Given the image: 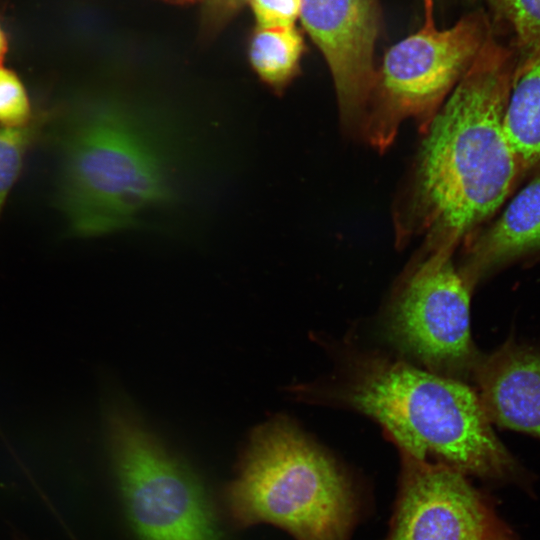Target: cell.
Returning a JSON list of instances; mask_svg holds the SVG:
<instances>
[{
  "instance_id": "cell-1",
  "label": "cell",
  "mask_w": 540,
  "mask_h": 540,
  "mask_svg": "<svg viewBox=\"0 0 540 540\" xmlns=\"http://www.w3.org/2000/svg\"><path fill=\"white\" fill-rule=\"evenodd\" d=\"M515 64L491 32L424 132L395 217L399 243L424 235L420 258L452 257L522 171L503 124Z\"/></svg>"
},
{
  "instance_id": "cell-2",
  "label": "cell",
  "mask_w": 540,
  "mask_h": 540,
  "mask_svg": "<svg viewBox=\"0 0 540 540\" xmlns=\"http://www.w3.org/2000/svg\"><path fill=\"white\" fill-rule=\"evenodd\" d=\"M342 399L379 423L401 454L492 481L522 469L495 434L480 397L461 380L382 356L354 362Z\"/></svg>"
},
{
  "instance_id": "cell-3",
  "label": "cell",
  "mask_w": 540,
  "mask_h": 540,
  "mask_svg": "<svg viewBox=\"0 0 540 540\" xmlns=\"http://www.w3.org/2000/svg\"><path fill=\"white\" fill-rule=\"evenodd\" d=\"M162 155L122 105L84 101L61 138L59 200L73 235L126 229L169 196Z\"/></svg>"
},
{
  "instance_id": "cell-4",
  "label": "cell",
  "mask_w": 540,
  "mask_h": 540,
  "mask_svg": "<svg viewBox=\"0 0 540 540\" xmlns=\"http://www.w3.org/2000/svg\"><path fill=\"white\" fill-rule=\"evenodd\" d=\"M223 501L238 528L271 524L296 540H347L357 511L344 472L282 416L251 432Z\"/></svg>"
},
{
  "instance_id": "cell-5",
  "label": "cell",
  "mask_w": 540,
  "mask_h": 540,
  "mask_svg": "<svg viewBox=\"0 0 540 540\" xmlns=\"http://www.w3.org/2000/svg\"><path fill=\"white\" fill-rule=\"evenodd\" d=\"M424 12L420 29L391 46L375 70L360 134L381 152L408 119L425 132L492 32L482 11L447 29L436 25L433 0H424Z\"/></svg>"
},
{
  "instance_id": "cell-6",
  "label": "cell",
  "mask_w": 540,
  "mask_h": 540,
  "mask_svg": "<svg viewBox=\"0 0 540 540\" xmlns=\"http://www.w3.org/2000/svg\"><path fill=\"white\" fill-rule=\"evenodd\" d=\"M109 452L139 540H223L199 477L127 406L105 404Z\"/></svg>"
},
{
  "instance_id": "cell-7",
  "label": "cell",
  "mask_w": 540,
  "mask_h": 540,
  "mask_svg": "<svg viewBox=\"0 0 540 540\" xmlns=\"http://www.w3.org/2000/svg\"><path fill=\"white\" fill-rule=\"evenodd\" d=\"M470 293L451 257L419 259L395 293L390 338L428 371L461 381L472 377L481 354L471 337Z\"/></svg>"
},
{
  "instance_id": "cell-8",
  "label": "cell",
  "mask_w": 540,
  "mask_h": 540,
  "mask_svg": "<svg viewBox=\"0 0 540 540\" xmlns=\"http://www.w3.org/2000/svg\"><path fill=\"white\" fill-rule=\"evenodd\" d=\"M401 455L399 496L386 540H487L488 509L465 475Z\"/></svg>"
},
{
  "instance_id": "cell-9",
  "label": "cell",
  "mask_w": 540,
  "mask_h": 540,
  "mask_svg": "<svg viewBox=\"0 0 540 540\" xmlns=\"http://www.w3.org/2000/svg\"><path fill=\"white\" fill-rule=\"evenodd\" d=\"M300 19L330 69L343 125L360 132L376 70L378 0H303Z\"/></svg>"
},
{
  "instance_id": "cell-10",
  "label": "cell",
  "mask_w": 540,
  "mask_h": 540,
  "mask_svg": "<svg viewBox=\"0 0 540 540\" xmlns=\"http://www.w3.org/2000/svg\"><path fill=\"white\" fill-rule=\"evenodd\" d=\"M472 378L493 425L540 439V348L509 339L481 356Z\"/></svg>"
},
{
  "instance_id": "cell-11",
  "label": "cell",
  "mask_w": 540,
  "mask_h": 540,
  "mask_svg": "<svg viewBox=\"0 0 540 540\" xmlns=\"http://www.w3.org/2000/svg\"><path fill=\"white\" fill-rule=\"evenodd\" d=\"M540 252V175L521 189L496 222L468 246L458 269L470 292L482 281Z\"/></svg>"
},
{
  "instance_id": "cell-12",
  "label": "cell",
  "mask_w": 540,
  "mask_h": 540,
  "mask_svg": "<svg viewBox=\"0 0 540 540\" xmlns=\"http://www.w3.org/2000/svg\"><path fill=\"white\" fill-rule=\"evenodd\" d=\"M503 124L521 170L540 165V51L515 64Z\"/></svg>"
},
{
  "instance_id": "cell-13",
  "label": "cell",
  "mask_w": 540,
  "mask_h": 540,
  "mask_svg": "<svg viewBox=\"0 0 540 540\" xmlns=\"http://www.w3.org/2000/svg\"><path fill=\"white\" fill-rule=\"evenodd\" d=\"M306 51L302 32L294 26H255L247 40L249 64L272 92L283 94L301 71Z\"/></svg>"
},
{
  "instance_id": "cell-14",
  "label": "cell",
  "mask_w": 540,
  "mask_h": 540,
  "mask_svg": "<svg viewBox=\"0 0 540 540\" xmlns=\"http://www.w3.org/2000/svg\"><path fill=\"white\" fill-rule=\"evenodd\" d=\"M49 115L38 113L27 125L0 126V214L17 181L32 145L41 134Z\"/></svg>"
},
{
  "instance_id": "cell-15",
  "label": "cell",
  "mask_w": 540,
  "mask_h": 540,
  "mask_svg": "<svg viewBox=\"0 0 540 540\" xmlns=\"http://www.w3.org/2000/svg\"><path fill=\"white\" fill-rule=\"evenodd\" d=\"M511 29L521 56L540 51V0H487Z\"/></svg>"
},
{
  "instance_id": "cell-16",
  "label": "cell",
  "mask_w": 540,
  "mask_h": 540,
  "mask_svg": "<svg viewBox=\"0 0 540 540\" xmlns=\"http://www.w3.org/2000/svg\"><path fill=\"white\" fill-rule=\"evenodd\" d=\"M34 118L30 98L18 75L0 66V126L20 127Z\"/></svg>"
},
{
  "instance_id": "cell-17",
  "label": "cell",
  "mask_w": 540,
  "mask_h": 540,
  "mask_svg": "<svg viewBox=\"0 0 540 540\" xmlns=\"http://www.w3.org/2000/svg\"><path fill=\"white\" fill-rule=\"evenodd\" d=\"M249 0H202L199 37L202 43L213 41L241 12Z\"/></svg>"
},
{
  "instance_id": "cell-18",
  "label": "cell",
  "mask_w": 540,
  "mask_h": 540,
  "mask_svg": "<svg viewBox=\"0 0 540 540\" xmlns=\"http://www.w3.org/2000/svg\"><path fill=\"white\" fill-rule=\"evenodd\" d=\"M303 0H249L255 26H294L300 18Z\"/></svg>"
},
{
  "instance_id": "cell-19",
  "label": "cell",
  "mask_w": 540,
  "mask_h": 540,
  "mask_svg": "<svg viewBox=\"0 0 540 540\" xmlns=\"http://www.w3.org/2000/svg\"><path fill=\"white\" fill-rule=\"evenodd\" d=\"M7 50H8L7 37L4 31L2 30V28L0 27V65L6 56Z\"/></svg>"
},
{
  "instance_id": "cell-20",
  "label": "cell",
  "mask_w": 540,
  "mask_h": 540,
  "mask_svg": "<svg viewBox=\"0 0 540 540\" xmlns=\"http://www.w3.org/2000/svg\"><path fill=\"white\" fill-rule=\"evenodd\" d=\"M163 1L170 4H174V5L186 6V5L195 4L197 2L201 3L202 0H163Z\"/></svg>"
}]
</instances>
